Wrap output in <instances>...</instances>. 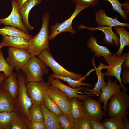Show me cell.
I'll use <instances>...</instances> for the list:
<instances>
[{
    "label": "cell",
    "mask_w": 129,
    "mask_h": 129,
    "mask_svg": "<svg viewBox=\"0 0 129 129\" xmlns=\"http://www.w3.org/2000/svg\"><path fill=\"white\" fill-rule=\"evenodd\" d=\"M42 18V25L40 31L29 40L27 50L32 56H38L45 49H50L48 38L49 13L46 12L43 15Z\"/></svg>",
    "instance_id": "1"
},
{
    "label": "cell",
    "mask_w": 129,
    "mask_h": 129,
    "mask_svg": "<svg viewBox=\"0 0 129 129\" xmlns=\"http://www.w3.org/2000/svg\"><path fill=\"white\" fill-rule=\"evenodd\" d=\"M17 79L19 89L17 97L14 101L15 111L24 118H28L29 110L32 104L27 93V82L24 74L18 72Z\"/></svg>",
    "instance_id": "2"
},
{
    "label": "cell",
    "mask_w": 129,
    "mask_h": 129,
    "mask_svg": "<svg viewBox=\"0 0 129 129\" xmlns=\"http://www.w3.org/2000/svg\"><path fill=\"white\" fill-rule=\"evenodd\" d=\"M46 64L36 56H32L21 68L25 74L27 82L42 81L43 75L47 74L49 70Z\"/></svg>",
    "instance_id": "3"
},
{
    "label": "cell",
    "mask_w": 129,
    "mask_h": 129,
    "mask_svg": "<svg viewBox=\"0 0 129 129\" xmlns=\"http://www.w3.org/2000/svg\"><path fill=\"white\" fill-rule=\"evenodd\" d=\"M107 105L109 117L123 118L129 114L127 111L129 108V96L126 92H122L113 95Z\"/></svg>",
    "instance_id": "4"
},
{
    "label": "cell",
    "mask_w": 129,
    "mask_h": 129,
    "mask_svg": "<svg viewBox=\"0 0 129 129\" xmlns=\"http://www.w3.org/2000/svg\"><path fill=\"white\" fill-rule=\"evenodd\" d=\"M75 10L71 16L62 23L57 22L53 26L49 27L51 34L49 35V39L52 40L54 39L58 35L64 32H69L74 35L76 31L72 27L73 19L79 13L83 10L90 6L89 5H80L75 4Z\"/></svg>",
    "instance_id": "5"
},
{
    "label": "cell",
    "mask_w": 129,
    "mask_h": 129,
    "mask_svg": "<svg viewBox=\"0 0 129 129\" xmlns=\"http://www.w3.org/2000/svg\"><path fill=\"white\" fill-rule=\"evenodd\" d=\"M38 56L47 66L51 68L54 74L69 77L75 80H78L83 76L81 74L70 71L61 65L54 58L50 49L43 50Z\"/></svg>",
    "instance_id": "6"
},
{
    "label": "cell",
    "mask_w": 129,
    "mask_h": 129,
    "mask_svg": "<svg viewBox=\"0 0 129 129\" xmlns=\"http://www.w3.org/2000/svg\"><path fill=\"white\" fill-rule=\"evenodd\" d=\"M90 95L81 102L83 117L89 122L91 120L101 122L104 117L102 107L98 100L92 98Z\"/></svg>",
    "instance_id": "7"
},
{
    "label": "cell",
    "mask_w": 129,
    "mask_h": 129,
    "mask_svg": "<svg viewBox=\"0 0 129 129\" xmlns=\"http://www.w3.org/2000/svg\"><path fill=\"white\" fill-rule=\"evenodd\" d=\"M126 54V53H124L122 55L118 56L113 53L104 57L108 66L106 75L108 77H115L119 81L123 91L127 92V89L123 84L121 77L122 66L125 59Z\"/></svg>",
    "instance_id": "8"
},
{
    "label": "cell",
    "mask_w": 129,
    "mask_h": 129,
    "mask_svg": "<svg viewBox=\"0 0 129 129\" xmlns=\"http://www.w3.org/2000/svg\"><path fill=\"white\" fill-rule=\"evenodd\" d=\"M51 86L49 83L43 80L28 82L26 86L27 91L32 103L37 104L40 105L43 103L47 92Z\"/></svg>",
    "instance_id": "9"
},
{
    "label": "cell",
    "mask_w": 129,
    "mask_h": 129,
    "mask_svg": "<svg viewBox=\"0 0 129 129\" xmlns=\"http://www.w3.org/2000/svg\"><path fill=\"white\" fill-rule=\"evenodd\" d=\"M7 53L6 61L17 70H20L32 57L27 50L23 49L9 48Z\"/></svg>",
    "instance_id": "10"
},
{
    "label": "cell",
    "mask_w": 129,
    "mask_h": 129,
    "mask_svg": "<svg viewBox=\"0 0 129 129\" xmlns=\"http://www.w3.org/2000/svg\"><path fill=\"white\" fill-rule=\"evenodd\" d=\"M17 0H11L12 9L11 13L7 17L0 19V24L18 28L25 33L28 34V29L23 22L18 7Z\"/></svg>",
    "instance_id": "11"
},
{
    "label": "cell",
    "mask_w": 129,
    "mask_h": 129,
    "mask_svg": "<svg viewBox=\"0 0 129 129\" xmlns=\"http://www.w3.org/2000/svg\"><path fill=\"white\" fill-rule=\"evenodd\" d=\"M111 78V76L109 77L106 86L101 90L102 93L98 100L101 103L103 102L102 109L104 116L105 118L107 117V105L109 100L114 94L122 92L120 89L121 86L117 83V80L115 79L112 82Z\"/></svg>",
    "instance_id": "12"
},
{
    "label": "cell",
    "mask_w": 129,
    "mask_h": 129,
    "mask_svg": "<svg viewBox=\"0 0 129 129\" xmlns=\"http://www.w3.org/2000/svg\"><path fill=\"white\" fill-rule=\"evenodd\" d=\"M47 81L51 86L57 88L61 91L65 93L70 100L74 97H76L82 101L90 95H82L78 94L79 91L83 89L85 87V86L75 88L71 87L62 83L59 79L54 78L51 74L48 75Z\"/></svg>",
    "instance_id": "13"
},
{
    "label": "cell",
    "mask_w": 129,
    "mask_h": 129,
    "mask_svg": "<svg viewBox=\"0 0 129 129\" xmlns=\"http://www.w3.org/2000/svg\"><path fill=\"white\" fill-rule=\"evenodd\" d=\"M47 94L63 113L68 114L70 100L65 93L57 88L51 86Z\"/></svg>",
    "instance_id": "14"
},
{
    "label": "cell",
    "mask_w": 129,
    "mask_h": 129,
    "mask_svg": "<svg viewBox=\"0 0 129 129\" xmlns=\"http://www.w3.org/2000/svg\"><path fill=\"white\" fill-rule=\"evenodd\" d=\"M94 57H93L92 60V64L95 68L96 73L98 77V79L97 83L95 85V86L92 89H90L89 87H85L81 91H88L89 92L87 95H92L93 96L99 97L102 92L101 90L104 88L106 85V84L104 80V76L106 75V72L102 73L101 70L103 69H108V66L103 64L102 62L100 63L99 65L97 67H96L94 62Z\"/></svg>",
    "instance_id": "15"
},
{
    "label": "cell",
    "mask_w": 129,
    "mask_h": 129,
    "mask_svg": "<svg viewBox=\"0 0 129 129\" xmlns=\"http://www.w3.org/2000/svg\"><path fill=\"white\" fill-rule=\"evenodd\" d=\"M79 29L86 28L88 30L93 31L95 30H100L104 33L105 36L103 38L104 42L106 44L114 45L115 44L118 47H119V43L118 35L114 33L112 29V27L109 26L97 27H87L82 24L78 26Z\"/></svg>",
    "instance_id": "16"
},
{
    "label": "cell",
    "mask_w": 129,
    "mask_h": 129,
    "mask_svg": "<svg viewBox=\"0 0 129 129\" xmlns=\"http://www.w3.org/2000/svg\"><path fill=\"white\" fill-rule=\"evenodd\" d=\"M95 20L98 27H115L117 26H123L129 27V23L121 22L118 20L116 17L112 18L106 15V13L104 10L100 9L95 12Z\"/></svg>",
    "instance_id": "17"
},
{
    "label": "cell",
    "mask_w": 129,
    "mask_h": 129,
    "mask_svg": "<svg viewBox=\"0 0 129 129\" xmlns=\"http://www.w3.org/2000/svg\"><path fill=\"white\" fill-rule=\"evenodd\" d=\"M29 40L20 36L4 35L2 36V40L0 45L2 47L7 46L8 48L27 50L29 46Z\"/></svg>",
    "instance_id": "18"
},
{
    "label": "cell",
    "mask_w": 129,
    "mask_h": 129,
    "mask_svg": "<svg viewBox=\"0 0 129 129\" xmlns=\"http://www.w3.org/2000/svg\"><path fill=\"white\" fill-rule=\"evenodd\" d=\"M17 73L14 72L3 81L0 88L7 91L15 101L18 94L19 85L17 79Z\"/></svg>",
    "instance_id": "19"
},
{
    "label": "cell",
    "mask_w": 129,
    "mask_h": 129,
    "mask_svg": "<svg viewBox=\"0 0 129 129\" xmlns=\"http://www.w3.org/2000/svg\"><path fill=\"white\" fill-rule=\"evenodd\" d=\"M43 117L44 123L46 129H63L58 117L51 112L43 103L40 105Z\"/></svg>",
    "instance_id": "20"
},
{
    "label": "cell",
    "mask_w": 129,
    "mask_h": 129,
    "mask_svg": "<svg viewBox=\"0 0 129 129\" xmlns=\"http://www.w3.org/2000/svg\"><path fill=\"white\" fill-rule=\"evenodd\" d=\"M42 1V0H28L19 10L23 23L26 27L31 31L33 30L34 28L28 21L29 13L33 8L40 4Z\"/></svg>",
    "instance_id": "21"
},
{
    "label": "cell",
    "mask_w": 129,
    "mask_h": 129,
    "mask_svg": "<svg viewBox=\"0 0 129 129\" xmlns=\"http://www.w3.org/2000/svg\"><path fill=\"white\" fill-rule=\"evenodd\" d=\"M15 111L14 100L9 93L0 88V113Z\"/></svg>",
    "instance_id": "22"
},
{
    "label": "cell",
    "mask_w": 129,
    "mask_h": 129,
    "mask_svg": "<svg viewBox=\"0 0 129 129\" xmlns=\"http://www.w3.org/2000/svg\"><path fill=\"white\" fill-rule=\"evenodd\" d=\"M87 44L90 51L94 52V56L97 57H100L101 56L104 57L112 54L106 47L99 45L96 38L93 36L91 37Z\"/></svg>",
    "instance_id": "23"
},
{
    "label": "cell",
    "mask_w": 129,
    "mask_h": 129,
    "mask_svg": "<svg viewBox=\"0 0 129 129\" xmlns=\"http://www.w3.org/2000/svg\"><path fill=\"white\" fill-rule=\"evenodd\" d=\"M21 117L16 111L0 113V127L3 129H11L12 126Z\"/></svg>",
    "instance_id": "24"
},
{
    "label": "cell",
    "mask_w": 129,
    "mask_h": 129,
    "mask_svg": "<svg viewBox=\"0 0 129 129\" xmlns=\"http://www.w3.org/2000/svg\"><path fill=\"white\" fill-rule=\"evenodd\" d=\"M114 30L116 33L118 34L120 38L119 41L120 46L117 51L115 54L118 56L121 55L125 46H129V32L123 26H117L114 27Z\"/></svg>",
    "instance_id": "25"
},
{
    "label": "cell",
    "mask_w": 129,
    "mask_h": 129,
    "mask_svg": "<svg viewBox=\"0 0 129 129\" xmlns=\"http://www.w3.org/2000/svg\"><path fill=\"white\" fill-rule=\"evenodd\" d=\"M68 114L74 122L78 118L83 116L81 102L78 98L74 97L70 100Z\"/></svg>",
    "instance_id": "26"
},
{
    "label": "cell",
    "mask_w": 129,
    "mask_h": 129,
    "mask_svg": "<svg viewBox=\"0 0 129 129\" xmlns=\"http://www.w3.org/2000/svg\"><path fill=\"white\" fill-rule=\"evenodd\" d=\"M92 71V70L91 69L85 76L77 80H74L69 77L63 76L55 74H52L51 75L52 77L54 78H58L64 81L67 82L68 84V86L71 87L73 88L80 87L81 86H89L90 87L94 88L89 83L82 82V81H83L86 77L88 76L90 74Z\"/></svg>",
    "instance_id": "27"
},
{
    "label": "cell",
    "mask_w": 129,
    "mask_h": 129,
    "mask_svg": "<svg viewBox=\"0 0 129 129\" xmlns=\"http://www.w3.org/2000/svg\"><path fill=\"white\" fill-rule=\"evenodd\" d=\"M0 34L2 36L8 35L20 36L29 40L33 37L32 35L25 33L18 28L8 25L0 28Z\"/></svg>",
    "instance_id": "28"
},
{
    "label": "cell",
    "mask_w": 129,
    "mask_h": 129,
    "mask_svg": "<svg viewBox=\"0 0 129 129\" xmlns=\"http://www.w3.org/2000/svg\"><path fill=\"white\" fill-rule=\"evenodd\" d=\"M28 118L30 121L44 122L43 112L39 105L32 104L29 110Z\"/></svg>",
    "instance_id": "29"
},
{
    "label": "cell",
    "mask_w": 129,
    "mask_h": 129,
    "mask_svg": "<svg viewBox=\"0 0 129 129\" xmlns=\"http://www.w3.org/2000/svg\"><path fill=\"white\" fill-rule=\"evenodd\" d=\"M102 123L106 129H125L121 117L111 116L108 118H106Z\"/></svg>",
    "instance_id": "30"
},
{
    "label": "cell",
    "mask_w": 129,
    "mask_h": 129,
    "mask_svg": "<svg viewBox=\"0 0 129 129\" xmlns=\"http://www.w3.org/2000/svg\"><path fill=\"white\" fill-rule=\"evenodd\" d=\"M43 103L49 111L54 114L57 117H59L63 114L55 103L47 94Z\"/></svg>",
    "instance_id": "31"
},
{
    "label": "cell",
    "mask_w": 129,
    "mask_h": 129,
    "mask_svg": "<svg viewBox=\"0 0 129 129\" xmlns=\"http://www.w3.org/2000/svg\"><path fill=\"white\" fill-rule=\"evenodd\" d=\"M14 68L7 62L4 58L3 51L0 49V71L4 73L7 77L13 73Z\"/></svg>",
    "instance_id": "32"
},
{
    "label": "cell",
    "mask_w": 129,
    "mask_h": 129,
    "mask_svg": "<svg viewBox=\"0 0 129 129\" xmlns=\"http://www.w3.org/2000/svg\"><path fill=\"white\" fill-rule=\"evenodd\" d=\"M58 118L63 129H74V121L68 114L63 113Z\"/></svg>",
    "instance_id": "33"
},
{
    "label": "cell",
    "mask_w": 129,
    "mask_h": 129,
    "mask_svg": "<svg viewBox=\"0 0 129 129\" xmlns=\"http://www.w3.org/2000/svg\"><path fill=\"white\" fill-rule=\"evenodd\" d=\"M105 1L109 2L111 4L113 9L114 11L118 12L123 18L124 20L128 19V15L122 9V4L120 3L119 0H103Z\"/></svg>",
    "instance_id": "34"
},
{
    "label": "cell",
    "mask_w": 129,
    "mask_h": 129,
    "mask_svg": "<svg viewBox=\"0 0 129 129\" xmlns=\"http://www.w3.org/2000/svg\"><path fill=\"white\" fill-rule=\"evenodd\" d=\"M74 124V129H91L89 122L83 116L78 118Z\"/></svg>",
    "instance_id": "35"
},
{
    "label": "cell",
    "mask_w": 129,
    "mask_h": 129,
    "mask_svg": "<svg viewBox=\"0 0 129 129\" xmlns=\"http://www.w3.org/2000/svg\"><path fill=\"white\" fill-rule=\"evenodd\" d=\"M30 122L28 119L21 117L12 126L11 129H29Z\"/></svg>",
    "instance_id": "36"
},
{
    "label": "cell",
    "mask_w": 129,
    "mask_h": 129,
    "mask_svg": "<svg viewBox=\"0 0 129 129\" xmlns=\"http://www.w3.org/2000/svg\"><path fill=\"white\" fill-rule=\"evenodd\" d=\"M75 4L80 5H89L90 6H97L100 0H72Z\"/></svg>",
    "instance_id": "37"
},
{
    "label": "cell",
    "mask_w": 129,
    "mask_h": 129,
    "mask_svg": "<svg viewBox=\"0 0 129 129\" xmlns=\"http://www.w3.org/2000/svg\"><path fill=\"white\" fill-rule=\"evenodd\" d=\"M29 129H46L43 122L30 121Z\"/></svg>",
    "instance_id": "38"
},
{
    "label": "cell",
    "mask_w": 129,
    "mask_h": 129,
    "mask_svg": "<svg viewBox=\"0 0 129 129\" xmlns=\"http://www.w3.org/2000/svg\"><path fill=\"white\" fill-rule=\"evenodd\" d=\"M91 129H106L101 122L91 120L89 121Z\"/></svg>",
    "instance_id": "39"
},
{
    "label": "cell",
    "mask_w": 129,
    "mask_h": 129,
    "mask_svg": "<svg viewBox=\"0 0 129 129\" xmlns=\"http://www.w3.org/2000/svg\"><path fill=\"white\" fill-rule=\"evenodd\" d=\"M123 72L122 73L123 77L121 81L123 84L129 83V69H123Z\"/></svg>",
    "instance_id": "40"
},
{
    "label": "cell",
    "mask_w": 129,
    "mask_h": 129,
    "mask_svg": "<svg viewBox=\"0 0 129 129\" xmlns=\"http://www.w3.org/2000/svg\"><path fill=\"white\" fill-rule=\"evenodd\" d=\"M122 66L123 69H129V52L126 53V59Z\"/></svg>",
    "instance_id": "41"
},
{
    "label": "cell",
    "mask_w": 129,
    "mask_h": 129,
    "mask_svg": "<svg viewBox=\"0 0 129 129\" xmlns=\"http://www.w3.org/2000/svg\"><path fill=\"white\" fill-rule=\"evenodd\" d=\"M122 8L124 9V11L128 15L129 14V2L128 0H126L122 4Z\"/></svg>",
    "instance_id": "42"
},
{
    "label": "cell",
    "mask_w": 129,
    "mask_h": 129,
    "mask_svg": "<svg viewBox=\"0 0 129 129\" xmlns=\"http://www.w3.org/2000/svg\"><path fill=\"white\" fill-rule=\"evenodd\" d=\"M122 118V123L125 129H129V120L126 116Z\"/></svg>",
    "instance_id": "43"
},
{
    "label": "cell",
    "mask_w": 129,
    "mask_h": 129,
    "mask_svg": "<svg viewBox=\"0 0 129 129\" xmlns=\"http://www.w3.org/2000/svg\"><path fill=\"white\" fill-rule=\"evenodd\" d=\"M28 0H17L18 7L19 10L23 5Z\"/></svg>",
    "instance_id": "44"
},
{
    "label": "cell",
    "mask_w": 129,
    "mask_h": 129,
    "mask_svg": "<svg viewBox=\"0 0 129 129\" xmlns=\"http://www.w3.org/2000/svg\"><path fill=\"white\" fill-rule=\"evenodd\" d=\"M7 77L3 72H0V86L2 82Z\"/></svg>",
    "instance_id": "45"
},
{
    "label": "cell",
    "mask_w": 129,
    "mask_h": 129,
    "mask_svg": "<svg viewBox=\"0 0 129 129\" xmlns=\"http://www.w3.org/2000/svg\"><path fill=\"white\" fill-rule=\"evenodd\" d=\"M2 48V47L0 45V49Z\"/></svg>",
    "instance_id": "46"
},
{
    "label": "cell",
    "mask_w": 129,
    "mask_h": 129,
    "mask_svg": "<svg viewBox=\"0 0 129 129\" xmlns=\"http://www.w3.org/2000/svg\"><path fill=\"white\" fill-rule=\"evenodd\" d=\"M0 129H3L1 127H0Z\"/></svg>",
    "instance_id": "47"
}]
</instances>
